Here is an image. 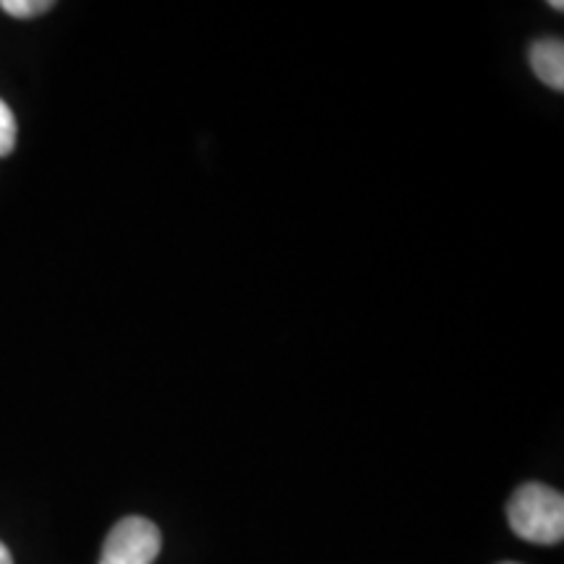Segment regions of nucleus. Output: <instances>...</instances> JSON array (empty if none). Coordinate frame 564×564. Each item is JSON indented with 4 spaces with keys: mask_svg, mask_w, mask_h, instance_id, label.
Instances as JSON below:
<instances>
[{
    "mask_svg": "<svg viewBox=\"0 0 564 564\" xmlns=\"http://www.w3.org/2000/svg\"><path fill=\"white\" fill-rule=\"evenodd\" d=\"M507 523L512 533L533 544H560L564 539V497L544 484L520 486L507 505Z\"/></svg>",
    "mask_w": 564,
    "mask_h": 564,
    "instance_id": "1",
    "label": "nucleus"
},
{
    "mask_svg": "<svg viewBox=\"0 0 564 564\" xmlns=\"http://www.w3.org/2000/svg\"><path fill=\"white\" fill-rule=\"evenodd\" d=\"M160 528L152 520L131 514L112 525L105 539L100 564H152L160 556Z\"/></svg>",
    "mask_w": 564,
    "mask_h": 564,
    "instance_id": "2",
    "label": "nucleus"
},
{
    "mask_svg": "<svg viewBox=\"0 0 564 564\" xmlns=\"http://www.w3.org/2000/svg\"><path fill=\"white\" fill-rule=\"evenodd\" d=\"M531 68L546 87L556 91L564 89V42L560 37H546L531 45Z\"/></svg>",
    "mask_w": 564,
    "mask_h": 564,
    "instance_id": "3",
    "label": "nucleus"
},
{
    "mask_svg": "<svg viewBox=\"0 0 564 564\" xmlns=\"http://www.w3.org/2000/svg\"><path fill=\"white\" fill-rule=\"evenodd\" d=\"M0 9L9 13V17L32 19V17H40V13L51 11L53 3L51 0H3V3H0Z\"/></svg>",
    "mask_w": 564,
    "mask_h": 564,
    "instance_id": "4",
    "label": "nucleus"
},
{
    "mask_svg": "<svg viewBox=\"0 0 564 564\" xmlns=\"http://www.w3.org/2000/svg\"><path fill=\"white\" fill-rule=\"evenodd\" d=\"M13 147H17V118L9 105L0 100V158L11 154Z\"/></svg>",
    "mask_w": 564,
    "mask_h": 564,
    "instance_id": "5",
    "label": "nucleus"
},
{
    "mask_svg": "<svg viewBox=\"0 0 564 564\" xmlns=\"http://www.w3.org/2000/svg\"><path fill=\"white\" fill-rule=\"evenodd\" d=\"M0 564H13V556H11L9 546H6L3 541H0Z\"/></svg>",
    "mask_w": 564,
    "mask_h": 564,
    "instance_id": "6",
    "label": "nucleus"
},
{
    "mask_svg": "<svg viewBox=\"0 0 564 564\" xmlns=\"http://www.w3.org/2000/svg\"><path fill=\"white\" fill-rule=\"evenodd\" d=\"M505 564H514V562H505Z\"/></svg>",
    "mask_w": 564,
    "mask_h": 564,
    "instance_id": "7",
    "label": "nucleus"
}]
</instances>
